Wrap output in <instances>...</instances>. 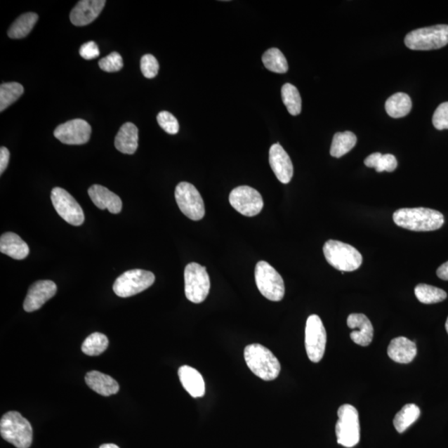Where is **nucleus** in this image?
Wrapping results in <instances>:
<instances>
[{
    "label": "nucleus",
    "mask_w": 448,
    "mask_h": 448,
    "mask_svg": "<svg viewBox=\"0 0 448 448\" xmlns=\"http://www.w3.org/2000/svg\"><path fill=\"white\" fill-rule=\"evenodd\" d=\"M445 327H446L447 332L448 333V317H447V322H446Z\"/></svg>",
    "instance_id": "nucleus-43"
},
{
    "label": "nucleus",
    "mask_w": 448,
    "mask_h": 448,
    "mask_svg": "<svg viewBox=\"0 0 448 448\" xmlns=\"http://www.w3.org/2000/svg\"><path fill=\"white\" fill-rule=\"evenodd\" d=\"M39 20V15L35 13H27L17 18L8 32L9 38L20 39L29 35Z\"/></svg>",
    "instance_id": "nucleus-26"
},
{
    "label": "nucleus",
    "mask_w": 448,
    "mask_h": 448,
    "mask_svg": "<svg viewBox=\"0 0 448 448\" xmlns=\"http://www.w3.org/2000/svg\"><path fill=\"white\" fill-rule=\"evenodd\" d=\"M388 355L395 362L409 364L417 355V346L414 341L406 337H397L392 340L388 347Z\"/></svg>",
    "instance_id": "nucleus-20"
},
{
    "label": "nucleus",
    "mask_w": 448,
    "mask_h": 448,
    "mask_svg": "<svg viewBox=\"0 0 448 448\" xmlns=\"http://www.w3.org/2000/svg\"><path fill=\"white\" fill-rule=\"evenodd\" d=\"M282 98L291 115H299L301 112V98L298 89L295 86L290 84L283 85Z\"/></svg>",
    "instance_id": "nucleus-33"
},
{
    "label": "nucleus",
    "mask_w": 448,
    "mask_h": 448,
    "mask_svg": "<svg viewBox=\"0 0 448 448\" xmlns=\"http://www.w3.org/2000/svg\"><path fill=\"white\" fill-rule=\"evenodd\" d=\"M397 166V162L395 155L386 154L379 157L376 167L374 169L378 173L383 171L393 172L396 170Z\"/></svg>",
    "instance_id": "nucleus-38"
},
{
    "label": "nucleus",
    "mask_w": 448,
    "mask_h": 448,
    "mask_svg": "<svg viewBox=\"0 0 448 448\" xmlns=\"http://www.w3.org/2000/svg\"><path fill=\"white\" fill-rule=\"evenodd\" d=\"M100 448H120L115 444H112V443H107V444H103L100 447Z\"/></svg>",
    "instance_id": "nucleus-42"
},
{
    "label": "nucleus",
    "mask_w": 448,
    "mask_h": 448,
    "mask_svg": "<svg viewBox=\"0 0 448 448\" xmlns=\"http://www.w3.org/2000/svg\"><path fill=\"white\" fill-rule=\"evenodd\" d=\"M138 128L133 123L126 122L116 136V148L123 154H133L138 148Z\"/></svg>",
    "instance_id": "nucleus-24"
},
{
    "label": "nucleus",
    "mask_w": 448,
    "mask_h": 448,
    "mask_svg": "<svg viewBox=\"0 0 448 448\" xmlns=\"http://www.w3.org/2000/svg\"><path fill=\"white\" fill-rule=\"evenodd\" d=\"M108 345V338L102 333L95 332L86 338L81 345V350L86 355L98 356L103 354Z\"/></svg>",
    "instance_id": "nucleus-32"
},
{
    "label": "nucleus",
    "mask_w": 448,
    "mask_h": 448,
    "mask_svg": "<svg viewBox=\"0 0 448 448\" xmlns=\"http://www.w3.org/2000/svg\"><path fill=\"white\" fill-rule=\"evenodd\" d=\"M79 53L81 57L86 59V60H91V59H94L99 56L100 50L98 44L93 42V41H91V42L81 45Z\"/></svg>",
    "instance_id": "nucleus-39"
},
{
    "label": "nucleus",
    "mask_w": 448,
    "mask_h": 448,
    "mask_svg": "<svg viewBox=\"0 0 448 448\" xmlns=\"http://www.w3.org/2000/svg\"><path fill=\"white\" fill-rule=\"evenodd\" d=\"M9 157H11V154H9L8 150L2 146L1 149H0V173L1 175L8 167Z\"/></svg>",
    "instance_id": "nucleus-40"
},
{
    "label": "nucleus",
    "mask_w": 448,
    "mask_h": 448,
    "mask_svg": "<svg viewBox=\"0 0 448 448\" xmlns=\"http://www.w3.org/2000/svg\"><path fill=\"white\" fill-rule=\"evenodd\" d=\"M25 93L24 86L18 82H8L0 86V112H3Z\"/></svg>",
    "instance_id": "nucleus-30"
},
{
    "label": "nucleus",
    "mask_w": 448,
    "mask_h": 448,
    "mask_svg": "<svg viewBox=\"0 0 448 448\" xmlns=\"http://www.w3.org/2000/svg\"><path fill=\"white\" fill-rule=\"evenodd\" d=\"M357 143V137L351 131L338 132L332 140L331 147V157L341 158L349 153Z\"/></svg>",
    "instance_id": "nucleus-27"
},
{
    "label": "nucleus",
    "mask_w": 448,
    "mask_h": 448,
    "mask_svg": "<svg viewBox=\"0 0 448 448\" xmlns=\"http://www.w3.org/2000/svg\"><path fill=\"white\" fill-rule=\"evenodd\" d=\"M0 433L4 440L17 448H29L33 442V428L27 420L11 411L4 414L0 421Z\"/></svg>",
    "instance_id": "nucleus-3"
},
{
    "label": "nucleus",
    "mask_w": 448,
    "mask_h": 448,
    "mask_svg": "<svg viewBox=\"0 0 448 448\" xmlns=\"http://www.w3.org/2000/svg\"><path fill=\"white\" fill-rule=\"evenodd\" d=\"M305 345L308 358L318 363L323 358L327 345V331L321 318L312 315L306 321Z\"/></svg>",
    "instance_id": "nucleus-11"
},
{
    "label": "nucleus",
    "mask_w": 448,
    "mask_h": 448,
    "mask_svg": "<svg viewBox=\"0 0 448 448\" xmlns=\"http://www.w3.org/2000/svg\"><path fill=\"white\" fill-rule=\"evenodd\" d=\"M159 62L152 54L144 55L140 60L141 72L146 79H154L159 72Z\"/></svg>",
    "instance_id": "nucleus-36"
},
{
    "label": "nucleus",
    "mask_w": 448,
    "mask_h": 448,
    "mask_svg": "<svg viewBox=\"0 0 448 448\" xmlns=\"http://www.w3.org/2000/svg\"><path fill=\"white\" fill-rule=\"evenodd\" d=\"M386 109L388 115L393 118L404 117L412 109V100L408 94L397 93L387 100Z\"/></svg>",
    "instance_id": "nucleus-25"
},
{
    "label": "nucleus",
    "mask_w": 448,
    "mask_h": 448,
    "mask_svg": "<svg viewBox=\"0 0 448 448\" xmlns=\"http://www.w3.org/2000/svg\"><path fill=\"white\" fill-rule=\"evenodd\" d=\"M105 0H81L73 8L70 20L75 26H85L93 22L102 13Z\"/></svg>",
    "instance_id": "nucleus-17"
},
{
    "label": "nucleus",
    "mask_w": 448,
    "mask_h": 448,
    "mask_svg": "<svg viewBox=\"0 0 448 448\" xmlns=\"http://www.w3.org/2000/svg\"><path fill=\"white\" fill-rule=\"evenodd\" d=\"M57 285L52 281L44 280L34 283L29 288L24 303L27 312L38 310L57 294Z\"/></svg>",
    "instance_id": "nucleus-15"
},
{
    "label": "nucleus",
    "mask_w": 448,
    "mask_h": 448,
    "mask_svg": "<svg viewBox=\"0 0 448 448\" xmlns=\"http://www.w3.org/2000/svg\"><path fill=\"white\" fill-rule=\"evenodd\" d=\"M347 324L353 330L350 333L351 340L361 346L371 344L374 337V327L367 315L364 314H351L347 319Z\"/></svg>",
    "instance_id": "nucleus-18"
},
{
    "label": "nucleus",
    "mask_w": 448,
    "mask_h": 448,
    "mask_svg": "<svg viewBox=\"0 0 448 448\" xmlns=\"http://www.w3.org/2000/svg\"><path fill=\"white\" fill-rule=\"evenodd\" d=\"M210 279L206 268L191 263L185 270V291L187 299L195 304L202 303L210 291Z\"/></svg>",
    "instance_id": "nucleus-8"
},
{
    "label": "nucleus",
    "mask_w": 448,
    "mask_h": 448,
    "mask_svg": "<svg viewBox=\"0 0 448 448\" xmlns=\"http://www.w3.org/2000/svg\"><path fill=\"white\" fill-rule=\"evenodd\" d=\"M336 423L337 442L345 447H353L360 440L359 413L354 406L344 404L338 409Z\"/></svg>",
    "instance_id": "nucleus-7"
},
{
    "label": "nucleus",
    "mask_w": 448,
    "mask_h": 448,
    "mask_svg": "<svg viewBox=\"0 0 448 448\" xmlns=\"http://www.w3.org/2000/svg\"><path fill=\"white\" fill-rule=\"evenodd\" d=\"M85 381L91 390L105 397L117 394L120 388L115 379L95 370L86 374Z\"/></svg>",
    "instance_id": "nucleus-22"
},
{
    "label": "nucleus",
    "mask_w": 448,
    "mask_h": 448,
    "mask_svg": "<svg viewBox=\"0 0 448 448\" xmlns=\"http://www.w3.org/2000/svg\"><path fill=\"white\" fill-rule=\"evenodd\" d=\"M88 195L91 201L98 209H107L110 213L115 214L121 211V199L106 187L94 185L88 190Z\"/></svg>",
    "instance_id": "nucleus-19"
},
{
    "label": "nucleus",
    "mask_w": 448,
    "mask_h": 448,
    "mask_svg": "<svg viewBox=\"0 0 448 448\" xmlns=\"http://www.w3.org/2000/svg\"><path fill=\"white\" fill-rule=\"evenodd\" d=\"M415 296L420 303L423 304H435L446 300L447 294L445 291L436 286L419 284L415 287Z\"/></svg>",
    "instance_id": "nucleus-29"
},
{
    "label": "nucleus",
    "mask_w": 448,
    "mask_h": 448,
    "mask_svg": "<svg viewBox=\"0 0 448 448\" xmlns=\"http://www.w3.org/2000/svg\"><path fill=\"white\" fill-rule=\"evenodd\" d=\"M407 47L419 51L438 49L448 44V25H438L410 32L404 39Z\"/></svg>",
    "instance_id": "nucleus-5"
},
{
    "label": "nucleus",
    "mask_w": 448,
    "mask_h": 448,
    "mask_svg": "<svg viewBox=\"0 0 448 448\" xmlns=\"http://www.w3.org/2000/svg\"><path fill=\"white\" fill-rule=\"evenodd\" d=\"M323 253L328 263L341 272H354L363 262L362 255L357 249L340 241H327Z\"/></svg>",
    "instance_id": "nucleus-4"
},
{
    "label": "nucleus",
    "mask_w": 448,
    "mask_h": 448,
    "mask_svg": "<svg viewBox=\"0 0 448 448\" xmlns=\"http://www.w3.org/2000/svg\"><path fill=\"white\" fill-rule=\"evenodd\" d=\"M244 358L251 371L263 381H274L280 374V362L271 350L262 345L251 344L246 346Z\"/></svg>",
    "instance_id": "nucleus-2"
},
{
    "label": "nucleus",
    "mask_w": 448,
    "mask_h": 448,
    "mask_svg": "<svg viewBox=\"0 0 448 448\" xmlns=\"http://www.w3.org/2000/svg\"><path fill=\"white\" fill-rule=\"evenodd\" d=\"M433 123L437 130L448 129V103H443L433 114Z\"/></svg>",
    "instance_id": "nucleus-37"
},
{
    "label": "nucleus",
    "mask_w": 448,
    "mask_h": 448,
    "mask_svg": "<svg viewBox=\"0 0 448 448\" xmlns=\"http://www.w3.org/2000/svg\"><path fill=\"white\" fill-rule=\"evenodd\" d=\"M91 134L89 123L82 119H74L58 126L54 131V136L66 145H84L88 143Z\"/></svg>",
    "instance_id": "nucleus-14"
},
{
    "label": "nucleus",
    "mask_w": 448,
    "mask_h": 448,
    "mask_svg": "<svg viewBox=\"0 0 448 448\" xmlns=\"http://www.w3.org/2000/svg\"><path fill=\"white\" fill-rule=\"evenodd\" d=\"M269 163L272 170L282 184H288L294 176V164L280 144H274L269 150Z\"/></svg>",
    "instance_id": "nucleus-16"
},
{
    "label": "nucleus",
    "mask_w": 448,
    "mask_h": 448,
    "mask_svg": "<svg viewBox=\"0 0 448 448\" xmlns=\"http://www.w3.org/2000/svg\"><path fill=\"white\" fill-rule=\"evenodd\" d=\"M176 199L181 212L191 220L199 221L205 216L202 196L195 187L188 182H181L176 186Z\"/></svg>",
    "instance_id": "nucleus-10"
},
{
    "label": "nucleus",
    "mask_w": 448,
    "mask_h": 448,
    "mask_svg": "<svg viewBox=\"0 0 448 448\" xmlns=\"http://www.w3.org/2000/svg\"><path fill=\"white\" fill-rule=\"evenodd\" d=\"M0 251L13 259L22 260L29 254V248L16 233L6 232L0 237Z\"/></svg>",
    "instance_id": "nucleus-23"
},
{
    "label": "nucleus",
    "mask_w": 448,
    "mask_h": 448,
    "mask_svg": "<svg viewBox=\"0 0 448 448\" xmlns=\"http://www.w3.org/2000/svg\"><path fill=\"white\" fill-rule=\"evenodd\" d=\"M420 409L414 404H406L395 415L394 426L400 433H404L419 419Z\"/></svg>",
    "instance_id": "nucleus-28"
},
{
    "label": "nucleus",
    "mask_w": 448,
    "mask_h": 448,
    "mask_svg": "<svg viewBox=\"0 0 448 448\" xmlns=\"http://www.w3.org/2000/svg\"><path fill=\"white\" fill-rule=\"evenodd\" d=\"M256 284L261 294L272 301H280L285 295L284 281L277 270L264 261H260L255 268Z\"/></svg>",
    "instance_id": "nucleus-6"
},
{
    "label": "nucleus",
    "mask_w": 448,
    "mask_h": 448,
    "mask_svg": "<svg viewBox=\"0 0 448 448\" xmlns=\"http://www.w3.org/2000/svg\"><path fill=\"white\" fill-rule=\"evenodd\" d=\"M232 207L246 217H253L262 211L264 206L262 195L250 186H239L230 195Z\"/></svg>",
    "instance_id": "nucleus-13"
},
{
    "label": "nucleus",
    "mask_w": 448,
    "mask_h": 448,
    "mask_svg": "<svg viewBox=\"0 0 448 448\" xmlns=\"http://www.w3.org/2000/svg\"><path fill=\"white\" fill-rule=\"evenodd\" d=\"M154 273L145 270H130L119 277L113 285V291L118 296L126 298L140 294L154 284Z\"/></svg>",
    "instance_id": "nucleus-9"
},
{
    "label": "nucleus",
    "mask_w": 448,
    "mask_h": 448,
    "mask_svg": "<svg viewBox=\"0 0 448 448\" xmlns=\"http://www.w3.org/2000/svg\"><path fill=\"white\" fill-rule=\"evenodd\" d=\"M393 219L396 225L414 232L435 231L444 224L442 213L427 208L397 209Z\"/></svg>",
    "instance_id": "nucleus-1"
},
{
    "label": "nucleus",
    "mask_w": 448,
    "mask_h": 448,
    "mask_svg": "<svg viewBox=\"0 0 448 448\" xmlns=\"http://www.w3.org/2000/svg\"><path fill=\"white\" fill-rule=\"evenodd\" d=\"M100 70L107 72H116L121 70L124 64L120 53L113 52L99 61Z\"/></svg>",
    "instance_id": "nucleus-35"
},
{
    "label": "nucleus",
    "mask_w": 448,
    "mask_h": 448,
    "mask_svg": "<svg viewBox=\"0 0 448 448\" xmlns=\"http://www.w3.org/2000/svg\"><path fill=\"white\" fill-rule=\"evenodd\" d=\"M51 199L58 216L73 226H80L85 221L84 210L68 192L59 187L52 190Z\"/></svg>",
    "instance_id": "nucleus-12"
},
{
    "label": "nucleus",
    "mask_w": 448,
    "mask_h": 448,
    "mask_svg": "<svg viewBox=\"0 0 448 448\" xmlns=\"http://www.w3.org/2000/svg\"><path fill=\"white\" fill-rule=\"evenodd\" d=\"M437 275L442 280L448 281V262L443 263L437 268Z\"/></svg>",
    "instance_id": "nucleus-41"
},
{
    "label": "nucleus",
    "mask_w": 448,
    "mask_h": 448,
    "mask_svg": "<svg viewBox=\"0 0 448 448\" xmlns=\"http://www.w3.org/2000/svg\"><path fill=\"white\" fill-rule=\"evenodd\" d=\"M157 121L159 126L168 134L176 135L179 132V122L171 112L166 111L159 112L157 116Z\"/></svg>",
    "instance_id": "nucleus-34"
},
{
    "label": "nucleus",
    "mask_w": 448,
    "mask_h": 448,
    "mask_svg": "<svg viewBox=\"0 0 448 448\" xmlns=\"http://www.w3.org/2000/svg\"><path fill=\"white\" fill-rule=\"evenodd\" d=\"M264 66L269 71L276 73H286L288 63L283 53L278 48H270L263 55Z\"/></svg>",
    "instance_id": "nucleus-31"
},
{
    "label": "nucleus",
    "mask_w": 448,
    "mask_h": 448,
    "mask_svg": "<svg viewBox=\"0 0 448 448\" xmlns=\"http://www.w3.org/2000/svg\"><path fill=\"white\" fill-rule=\"evenodd\" d=\"M180 381L185 390L193 397H201L205 395L204 378L197 369L184 365L178 371Z\"/></svg>",
    "instance_id": "nucleus-21"
}]
</instances>
